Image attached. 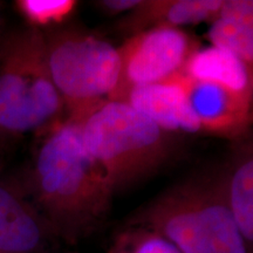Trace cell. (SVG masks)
Masks as SVG:
<instances>
[{
    "label": "cell",
    "mask_w": 253,
    "mask_h": 253,
    "mask_svg": "<svg viewBox=\"0 0 253 253\" xmlns=\"http://www.w3.org/2000/svg\"><path fill=\"white\" fill-rule=\"evenodd\" d=\"M32 203L55 238L68 244L99 230L112 208L114 192L88 154L77 119H63L47 131L31 171Z\"/></svg>",
    "instance_id": "1"
},
{
    "label": "cell",
    "mask_w": 253,
    "mask_h": 253,
    "mask_svg": "<svg viewBox=\"0 0 253 253\" xmlns=\"http://www.w3.org/2000/svg\"><path fill=\"white\" fill-rule=\"evenodd\" d=\"M126 225L158 233L181 253H249L227 205L221 171L176 183L135 211Z\"/></svg>",
    "instance_id": "2"
},
{
    "label": "cell",
    "mask_w": 253,
    "mask_h": 253,
    "mask_svg": "<svg viewBox=\"0 0 253 253\" xmlns=\"http://www.w3.org/2000/svg\"><path fill=\"white\" fill-rule=\"evenodd\" d=\"M74 119L114 194L156 175L181 149V135L164 130L122 101L106 100Z\"/></svg>",
    "instance_id": "3"
},
{
    "label": "cell",
    "mask_w": 253,
    "mask_h": 253,
    "mask_svg": "<svg viewBox=\"0 0 253 253\" xmlns=\"http://www.w3.org/2000/svg\"><path fill=\"white\" fill-rule=\"evenodd\" d=\"M65 104L53 84L45 33L15 30L0 39V142L52 129Z\"/></svg>",
    "instance_id": "4"
},
{
    "label": "cell",
    "mask_w": 253,
    "mask_h": 253,
    "mask_svg": "<svg viewBox=\"0 0 253 253\" xmlns=\"http://www.w3.org/2000/svg\"><path fill=\"white\" fill-rule=\"evenodd\" d=\"M53 84L68 116L84 115L108 100L120 75V56L107 40L77 30L45 34Z\"/></svg>",
    "instance_id": "5"
},
{
    "label": "cell",
    "mask_w": 253,
    "mask_h": 253,
    "mask_svg": "<svg viewBox=\"0 0 253 253\" xmlns=\"http://www.w3.org/2000/svg\"><path fill=\"white\" fill-rule=\"evenodd\" d=\"M198 43L181 28L155 27L128 37L118 48L120 75L110 101H125L136 87L156 84L182 73Z\"/></svg>",
    "instance_id": "6"
},
{
    "label": "cell",
    "mask_w": 253,
    "mask_h": 253,
    "mask_svg": "<svg viewBox=\"0 0 253 253\" xmlns=\"http://www.w3.org/2000/svg\"><path fill=\"white\" fill-rule=\"evenodd\" d=\"M190 108L202 132L229 138H242L251 123L252 100L227 88L182 74Z\"/></svg>",
    "instance_id": "7"
},
{
    "label": "cell",
    "mask_w": 253,
    "mask_h": 253,
    "mask_svg": "<svg viewBox=\"0 0 253 253\" xmlns=\"http://www.w3.org/2000/svg\"><path fill=\"white\" fill-rule=\"evenodd\" d=\"M55 238L31 199L0 182V253H43Z\"/></svg>",
    "instance_id": "8"
},
{
    "label": "cell",
    "mask_w": 253,
    "mask_h": 253,
    "mask_svg": "<svg viewBox=\"0 0 253 253\" xmlns=\"http://www.w3.org/2000/svg\"><path fill=\"white\" fill-rule=\"evenodd\" d=\"M122 102L172 134L202 132L190 108L181 73L168 80L134 88Z\"/></svg>",
    "instance_id": "9"
},
{
    "label": "cell",
    "mask_w": 253,
    "mask_h": 253,
    "mask_svg": "<svg viewBox=\"0 0 253 253\" xmlns=\"http://www.w3.org/2000/svg\"><path fill=\"white\" fill-rule=\"evenodd\" d=\"M223 0H142L120 21V30L129 37L155 27L197 25L217 18Z\"/></svg>",
    "instance_id": "10"
},
{
    "label": "cell",
    "mask_w": 253,
    "mask_h": 253,
    "mask_svg": "<svg viewBox=\"0 0 253 253\" xmlns=\"http://www.w3.org/2000/svg\"><path fill=\"white\" fill-rule=\"evenodd\" d=\"M182 74L219 84L252 100V67L225 49L214 46L197 47L186 60Z\"/></svg>",
    "instance_id": "11"
},
{
    "label": "cell",
    "mask_w": 253,
    "mask_h": 253,
    "mask_svg": "<svg viewBox=\"0 0 253 253\" xmlns=\"http://www.w3.org/2000/svg\"><path fill=\"white\" fill-rule=\"evenodd\" d=\"M220 169L227 205L249 248L253 243V151L251 142H240Z\"/></svg>",
    "instance_id": "12"
},
{
    "label": "cell",
    "mask_w": 253,
    "mask_h": 253,
    "mask_svg": "<svg viewBox=\"0 0 253 253\" xmlns=\"http://www.w3.org/2000/svg\"><path fill=\"white\" fill-rule=\"evenodd\" d=\"M211 24L208 37L212 46L232 53L252 67L253 20L217 17Z\"/></svg>",
    "instance_id": "13"
},
{
    "label": "cell",
    "mask_w": 253,
    "mask_h": 253,
    "mask_svg": "<svg viewBox=\"0 0 253 253\" xmlns=\"http://www.w3.org/2000/svg\"><path fill=\"white\" fill-rule=\"evenodd\" d=\"M108 253H181L169 240L156 232L126 225L114 240Z\"/></svg>",
    "instance_id": "14"
},
{
    "label": "cell",
    "mask_w": 253,
    "mask_h": 253,
    "mask_svg": "<svg viewBox=\"0 0 253 253\" xmlns=\"http://www.w3.org/2000/svg\"><path fill=\"white\" fill-rule=\"evenodd\" d=\"M17 8L33 28L59 25L74 12L75 0H18Z\"/></svg>",
    "instance_id": "15"
},
{
    "label": "cell",
    "mask_w": 253,
    "mask_h": 253,
    "mask_svg": "<svg viewBox=\"0 0 253 253\" xmlns=\"http://www.w3.org/2000/svg\"><path fill=\"white\" fill-rule=\"evenodd\" d=\"M141 2L142 0H100V1H96V6L103 13L115 15L123 12H131Z\"/></svg>",
    "instance_id": "16"
},
{
    "label": "cell",
    "mask_w": 253,
    "mask_h": 253,
    "mask_svg": "<svg viewBox=\"0 0 253 253\" xmlns=\"http://www.w3.org/2000/svg\"><path fill=\"white\" fill-rule=\"evenodd\" d=\"M5 144L0 142V166H1V160H2V151H4Z\"/></svg>",
    "instance_id": "17"
},
{
    "label": "cell",
    "mask_w": 253,
    "mask_h": 253,
    "mask_svg": "<svg viewBox=\"0 0 253 253\" xmlns=\"http://www.w3.org/2000/svg\"><path fill=\"white\" fill-rule=\"evenodd\" d=\"M0 39H1V37H0Z\"/></svg>",
    "instance_id": "18"
}]
</instances>
